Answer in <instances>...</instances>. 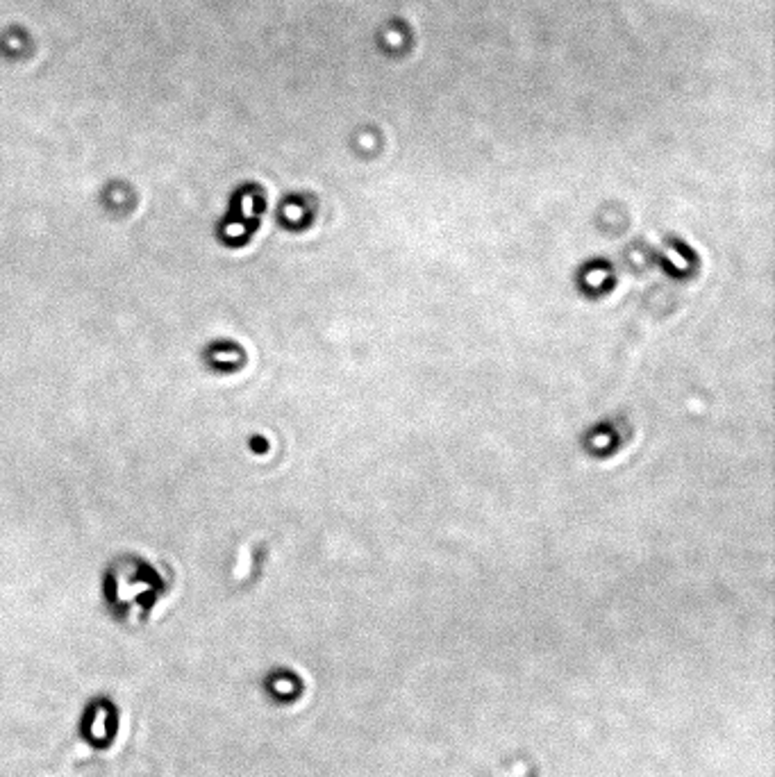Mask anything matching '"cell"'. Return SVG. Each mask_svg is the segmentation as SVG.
Segmentation results:
<instances>
[{
	"label": "cell",
	"instance_id": "1",
	"mask_svg": "<svg viewBox=\"0 0 775 777\" xmlns=\"http://www.w3.org/2000/svg\"><path fill=\"white\" fill-rule=\"evenodd\" d=\"M162 593L164 582L146 563L118 566L107 577V586H105V596L116 619L132 623V625H141L153 614Z\"/></svg>",
	"mask_w": 775,
	"mask_h": 777
},
{
	"label": "cell",
	"instance_id": "2",
	"mask_svg": "<svg viewBox=\"0 0 775 777\" xmlns=\"http://www.w3.org/2000/svg\"><path fill=\"white\" fill-rule=\"evenodd\" d=\"M118 732V709L107 698H96L80 718V736L96 748H107Z\"/></svg>",
	"mask_w": 775,
	"mask_h": 777
},
{
	"label": "cell",
	"instance_id": "3",
	"mask_svg": "<svg viewBox=\"0 0 775 777\" xmlns=\"http://www.w3.org/2000/svg\"><path fill=\"white\" fill-rule=\"evenodd\" d=\"M521 771H516V777H537V771L532 766H519Z\"/></svg>",
	"mask_w": 775,
	"mask_h": 777
}]
</instances>
